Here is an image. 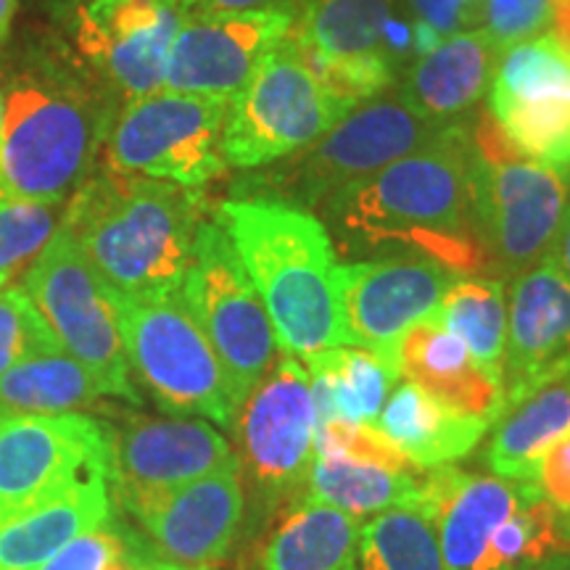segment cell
Wrapping results in <instances>:
<instances>
[{"instance_id": "obj_37", "label": "cell", "mask_w": 570, "mask_h": 570, "mask_svg": "<svg viewBox=\"0 0 570 570\" xmlns=\"http://www.w3.org/2000/svg\"><path fill=\"white\" fill-rule=\"evenodd\" d=\"M404 6L433 42L449 35L481 30L483 0H404Z\"/></svg>"}, {"instance_id": "obj_22", "label": "cell", "mask_w": 570, "mask_h": 570, "mask_svg": "<svg viewBox=\"0 0 570 570\" xmlns=\"http://www.w3.org/2000/svg\"><path fill=\"white\" fill-rule=\"evenodd\" d=\"M389 365L399 381L415 383L441 404L489 428L504 412L502 377L483 370L465 344L433 315L402 333L391 348Z\"/></svg>"}, {"instance_id": "obj_27", "label": "cell", "mask_w": 570, "mask_h": 570, "mask_svg": "<svg viewBox=\"0 0 570 570\" xmlns=\"http://www.w3.org/2000/svg\"><path fill=\"white\" fill-rule=\"evenodd\" d=\"M317 428L331 423L375 425L399 375L360 346H336L304 356Z\"/></svg>"}, {"instance_id": "obj_35", "label": "cell", "mask_w": 570, "mask_h": 570, "mask_svg": "<svg viewBox=\"0 0 570 570\" xmlns=\"http://www.w3.org/2000/svg\"><path fill=\"white\" fill-rule=\"evenodd\" d=\"M552 27V0H483L481 30L499 48L539 38Z\"/></svg>"}, {"instance_id": "obj_18", "label": "cell", "mask_w": 570, "mask_h": 570, "mask_svg": "<svg viewBox=\"0 0 570 570\" xmlns=\"http://www.w3.org/2000/svg\"><path fill=\"white\" fill-rule=\"evenodd\" d=\"M298 11H185L164 71V88L233 101L259 63L294 32Z\"/></svg>"}, {"instance_id": "obj_47", "label": "cell", "mask_w": 570, "mask_h": 570, "mask_svg": "<svg viewBox=\"0 0 570 570\" xmlns=\"http://www.w3.org/2000/svg\"><path fill=\"white\" fill-rule=\"evenodd\" d=\"M6 283H9V281H6V277H3V275H0V288H3V285H6Z\"/></svg>"}, {"instance_id": "obj_17", "label": "cell", "mask_w": 570, "mask_h": 570, "mask_svg": "<svg viewBox=\"0 0 570 570\" xmlns=\"http://www.w3.org/2000/svg\"><path fill=\"white\" fill-rule=\"evenodd\" d=\"M164 562L214 570L230 554L246 518V491L238 462L183 487L156 494L119 497Z\"/></svg>"}, {"instance_id": "obj_16", "label": "cell", "mask_w": 570, "mask_h": 570, "mask_svg": "<svg viewBox=\"0 0 570 570\" xmlns=\"http://www.w3.org/2000/svg\"><path fill=\"white\" fill-rule=\"evenodd\" d=\"M183 19V0H96L75 6L71 35L85 67L127 104L164 88Z\"/></svg>"}, {"instance_id": "obj_32", "label": "cell", "mask_w": 570, "mask_h": 570, "mask_svg": "<svg viewBox=\"0 0 570 570\" xmlns=\"http://www.w3.org/2000/svg\"><path fill=\"white\" fill-rule=\"evenodd\" d=\"M354 570H444L433 520L423 510H389L365 520Z\"/></svg>"}, {"instance_id": "obj_34", "label": "cell", "mask_w": 570, "mask_h": 570, "mask_svg": "<svg viewBox=\"0 0 570 570\" xmlns=\"http://www.w3.org/2000/svg\"><path fill=\"white\" fill-rule=\"evenodd\" d=\"M61 348L24 285L0 288V375L9 373L27 356Z\"/></svg>"}, {"instance_id": "obj_46", "label": "cell", "mask_w": 570, "mask_h": 570, "mask_svg": "<svg viewBox=\"0 0 570 570\" xmlns=\"http://www.w3.org/2000/svg\"><path fill=\"white\" fill-rule=\"evenodd\" d=\"M80 3H96V0H75V6H80Z\"/></svg>"}, {"instance_id": "obj_7", "label": "cell", "mask_w": 570, "mask_h": 570, "mask_svg": "<svg viewBox=\"0 0 570 570\" xmlns=\"http://www.w3.org/2000/svg\"><path fill=\"white\" fill-rule=\"evenodd\" d=\"M304 61L348 109L391 90L431 42L404 0H302Z\"/></svg>"}, {"instance_id": "obj_10", "label": "cell", "mask_w": 570, "mask_h": 570, "mask_svg": "<svg viewBox=\"0 0 570 570\" xmlns=\"http://www.w3.org/2000/svg\"><path fill=\"white\" fill-rule=\"evenodd\" d=\"M346 111L304 61L291 32L230 101L223 135L227 167H273L331 130Z\"/></svg>"}, {"instance_id": "obj_42", "label": "cell", "mask_w": 570, "mask_h": 570, "mask_svg": "<svg viewBox=\"0 0 570 570\" xmlns=\"http://www.w3.org/2000/svg\"><path fill=\"white\" fill-rule=\"evenodd\" d=\"M17 3L19 0H0V51L9 46L13 19H17Z\"/></svg>"}, {"instance_id": "obj_2", "label": "cell", "mask_w": 570, "mask_h": 570, "mask_svg": "<svg viewBox=\"0 0 570 570\" xmlns=\"http://www.w3.org/2000/svg\"><path fill=\"white\" fill-rule=\"evenodd\" d=\"M204 219L198 188L92 167L61 227L114 298L138 302L183 288Z\"/></svg>"}, {"instance_id": "obj_28", "label": "cell", "mask_w": 570, "mask_h": 570, "mask_svg": "<svg viewBox=\"0 0 570 570\" xmlns=\"http://www.w3.org/2000/svg\"><path fill=\"white\" fill-rule=\"evenodd\" d=\"M483 446V465L491 475L531 481L541 454L570 431V375L544 383L520 402L504 407Z\"/></svg>"}, {"instance_id": "obj_25", "label": "cell", "mask_w": 570, "mask_h": 570, "mask_svg": "<svg viewBox=\"0 0 570 570\" xmlns=\"http://www.w3.org/2000/svg\"><path fill=\"white\" fill-rule=\"evenodd\" d=\"M111 475L75 483L0 523V570H40L77 537L109 523Z\"/></svg>"}, {"instance_id": "obj_24", "label": "cell", "mask_w": 570, "mask_h": 570, "mask_svg": "<svg viewBox=\"0 0 570 570\" xmlns=\"http://www.w3.org/2000/svg\"><path fill=\"white\" fill-rule=\"evenodd\" d=\"M428 481L431 468H420L410 460L389 462L320 449L309 468L304 497L365 523L389 510H423Z\"/></svg>"}, {"instance_id": "obj_20", "label": "cell", "mask_w": 570, "mask_h": 570, "mask_svg": "<svg viewBox=\"0 0 570 570\" xmlns=\"http://www.w3.org/2000/svg\"><path fill=\"white\" fill-rule=\"evenodd\" d=\"M570 375V283L550 259L508 283L504 407Z\"/></svg>"}, {"instance_id": "obj_31", "label": "cell", "mask_w": 570, "mask_h": 570, "mask_svg": "<svg viewBox=\"0 0 570 570\" xmlns=\"http://www.w3.org/2000/svg\"><path fill=\"white\" fill-rule=\"evenodd\" d=\"M101 394L96 377L63 348L27 356L0 375V410L59 415L92 404Z\"/></svg>"}, {"instance_id": "obj_26", "label": "cell", "mask_w": 570, "mask_h": 570, "mask_svg": "<svg viewBox=\"0 0 570 570\" xmlns=\"http://www.w3.org/2000/svg\"><path fill=\"white\" fill-rule=\"evenodd\" d=\"M375 428L420 468L452 465L468 458L489 433L487 423L460 415L410 381L391 391Z\"/></svg>"}, {"instance_id": "obj_3", "label": "cell", "mask_w": 570, "mask_h": 570, "mask_svg": "<svg viewBox=\"0 0 570 570\" xmlns=\"http://www.w3.org/2000/svg\"><path fill=\"white\" fill-rule=\"evenodd\" d=\"M233 240L288 356L346 346L341 259L315 212L273 198H227L214 214Z\"/></svg>"}, {"instance_id": "obj_1", "label": "cell", "mask_w": 570, "mask_h": 570, "mask_svg": "<svg viewBox=\"0 0 570 570\" xmlns=\"http://www.w3.org/2000/svg\"><path fill=\"white\" fill-rule=\"evenodd\" d=\"M320 219L341 254L420 256L460 275H489L470 206L468 119L331 198Z\"/></svg>"}, {"instance_id": "obj_5", "label": "cell", "mask_w": 570, "mask_h": 570, "mask_svg": "<svg viewBox=\"0 0 570 570\" xmlns=\"http://www.w3.org/2000/svg\"><path fill=\"white\" fill-rule=\"evenodd\" d=\"M470 206L489 275L510 283L550 256L570 194V167L520 156L489 111L468 125Z\"/></svg>"}, {"instance_id": "obj_21", "label": "cell", "mask_w": 570, "mask_h": 570, "mask_svg": "<svg viewBox=\"0 0 570 570\" xmlns=\"http://www.w3.org/2000/svg\"><path fill=\"white\" fill-rule=\"evenodd\" d=\"M235 462L230 441L202 420L127 417L119 431H111V487L117 497L177 489Z\"/></svg>"}, {"instance_id": "obj_36", "label": "cell", "mask_w": 570, "mask_h": 570, "mask_svg": "<svg viewBox=\"0 0 570 570\" xmlns=\"http://www.w3.org/2000/svg\"><path fill=\"white\" fill-rule=\"evenodd\" d=\"M127 550H130V537H125L109 520L77 537L40 570H122Z\"/></svg>"}, {"instance_id": "obj_15", "label": "cell", "mask_w": 570, "mask_h": 570, "mask_svg": "<svg viewBox=\"0 0 570 570\" xmlns=\"http://www.w3.org/2000/svg\"><path fill=\"white\" fill-rule=\"evenodd\" d=\"M489 114L525 159L570 167V48L552 32L499 53Z\"/></svg>"}, {"instance_id": "obj_29", "label": "cell", "mask_w": 570, "mask_h": 570, "mask_svg": "<svg viewBox=\"0 0 570 570\" xmlns=\"http://www.w3.org/2000/svg\"><path fill=\"white\" fill-rule=\"evenodd\" d=\"M362 520L315 499H296L262 550L259 570H354Z\"/></svg>"}, {"instance_id": "obj_23", "label": "cell", "mask_w": 570, "mask_h": 570, "mask_svg": "<svg viewBox=\"0 0 570 570\" xmlns=\"http://www.w3.org/2000/svg\"><path fill=\"white\" fill-rule=\"evenodd\" d=\"M499 48L483 30L449 35L399 75L396 96L417 117L439 127H454L489 96Z\"/></svg>"}, {"instance_id": "obj_30", "label": "cell", "mask_w": 570, "mask_h": 570, "mask_svg": "<svg viewBox=\"0 0 570 570\" xmlns=\"http://www.w3.org/2000/svg\"><path fill=\"white\" fill-rule=\"evenodd\" d=\"M433 317L465 344L483 370L502 377L508 344V283L491 275H462L441 298Z\"/></svg>"}, {"instance_id": "obj_43", "label": "cell", "mask_w": 570, "mask_h": 570, "mask_svg": "<svg viewBox=\"0 0 570 570\" xmlns=\"http://www.w3.org/2000/svg\"><path fill=\"white\" fill-rule=\"evenodd\" d=\"M525 570H570V550L552 552L550 558L533 562V566L525 568Z\"/></svg>"}, {"instance_id": "obj_45", "label": "cell", "mask_w": 570, "mask_h": 570, "mask_svg": "<svg viewBox=\"0 0 570 570\" xmlns=\"http://www.w3.org/2000/svg\"><path fill=\"white\" fill-rule=\"evenodd\" d=\"M3 119H6V92L0 85V146H3Z\"/></svg>"}, {"instance_id": "obj_8", "label": "cell", "mask_w": 570, "mask_h": 570, "mask_svg": "<svg viewBox=\"0 0 570 570\" xmlns=\"http://www.w3.org/2000/svg\"><path fill=\"white\" fill-rule=\"evenodd\" d=\"M114 302L132 375L146 383L159 407L233 431L240 412L233 383L180 291Z\"/></svg>"}, {"instance_id": "obj_40", "label": "cell", "mask_w": 570, "mask_h": 570, "mask_svg": "<svg viewBox=\"0 0 570 570\" xmlns=\"http://www.w3.org/2000/svg\"><path fill=\"white\" fill-rule=\"evenodd\" d=\"M547 259H550L552 265L560 269L562 277L570 283V194H568L566 214H562L560 230H558V235H554V244H552L550 256H547Z\"/></svg>"}, {"instance_id": "obj_39", "label": "cell", "mask_w": 570, "mask_h": 570, "mask_svg": "<svg viewBox=\"0 0 570 570\" xmlns=\"http://www.w3.org/2000/svg\"><path fill=\"white\" fill-rule=\"evenodd\" d=\"M194 13H252V11H298L302 0H183Z\"/></svg>"}, {"instance_id": "obj_11", "label": "cell", "mask_w": 570, "mask_h": 570, "mask_svg": "<svg viewBox=\"0 0 570 570\" xmlns=\"http://www.w3.org/2000/svg\"><path fill=\"white\" fill-rule=\"evenodd\" d=\"M230 101L156 90L114 114L106 132V164L117 173L202 190L227 169L223 154Z\"/></svg>"}, {"instance_id": "obj_33", "label": "cell", "mask_w": 570, "mask_h": 570, "mask_svg": "<svg viewBox=\"0 0 570 570\" xmlns=\"http://www.w3.org/2000/svg\"><path fill=\"white\" fill-rule=\"evenodd\" d=\"M67 204H42L0 188V275L11 281L59 233Z\"/></svg>"}, {"instance_id": "obj_41", "label": "cell", "mask_w": 570, "mask_h": 570, "mask_svg": "<svg viewBox=\"0 0 570 570\" xmlns=\"http://www.w3.org/2000/svg\"><path fill=\"white\" fill-rule=\"evenodd\" d=\"M122 570H190V568H180V566H173V562H164L156 558L148 547H142L140 541L130 539V550H127Z\"/></svg>"}, {"instance_id": "obj_6", "label": "cell", "mask_w": 570, "mask_h": 570, "mask_svg": "<svg viewBox=\"0 0 570 570\" xmlns=\"http://www.w3.org/2000/svg\"><path fill=\"white\" fill-rule=\"evenodd\" d=\"M444 130L449 127L417 117L391 88L356 104L302 151L262 167L238 198H273L320 212L354 183L420 151Z\"/></svg>"}, {"instance_id": "obj_14", "label": "cell", "mask_w": 570, "mask_h": 570, "mask_svg": "<svg viewBox=\"0 0 570 570\" xmlns=\"http://www.w3.org/2000/svg\"><path fill=\"white\" fill-rule=\"evenodd\" d=\"M96 475H111V428L80 412L0 410V523Z\"/></svg>"}, {"instance_id": "obj_38", "label": "cell", "mask_w": 570, "mask_h": 570, "mask_svg": "<svg viewBox=\"0 0 570 570\" xmlns=\"http://www.w3.org/2000/svg\"><path fill=\"white\" fill-rule=\"evenodd\" d=\"M531 481L554 510L570 512V431L541 454Z\"/></svg>"}, {"instance_id": "obj_9", "label": "cell", "mask_w": 570, "mask_h": 570, "mask_svg": "<svg viewBox=\"0 0 570 570\" xmlns=\"http://www.w3.org/2000/svg\"><path fill=\"white\" fill-rule=\"evenodd\" d=\"M246 512L256 523L304 497L315 462V402L302 360L285 354L246 396L233 425Z\"/></svg>"}, {"instance_id": "obj_19", "label": "cell", "mask_w": 570, "mask_h": 570, "mask_svg": "<svg viewBox=\"0 0 570 570\" xmlns=\"http://www.w3.org/2000/svg\"><path fill=\"white\" fill-rule=\"evenodd\" d=\"M460 277L454 269L420 256L341 262L346 346L367 348L389 365L391 348L402 333L431 317Z\"/></svg>"}, {"instance_id": "obj_4", "label": "cell", "mask_w": 570, "mask_h": 570, "mask_svg": "<svg viewBox=\"0 0 570 570\" xmlns=\"http://www.w3.org/2000/svg\"><path fill=\"white\" fill-rule=\"evenodd\" d=\"M6 92L0 188L42 204H67L96 167L111 111L82 69L35 56L11 71Z\"/></svg>"}, {"instance_id": "obj_12", "label": "cell", "mask_w": 570, "mask_h": 570, "mask_svg": "<svg viewBox=\"0 0 570 570\" xmlns=\"http://www.w3.org/2000/svg\"><path fill=\"white\" fill-rule=\"evenodd\" d=\"M24 291L63 352L96 377L104 396L138 402L117 302L63 227L27 267Z\"/></svg>"}, {"instance_id": "obj_44", "label": "cell", "mask_w": 570, "mask_h": 570, "mask_svg": "<svg viewBox=\"0 0 570 570\" xmlns=\"http://www.w3.org/2000/svg\"><path fill=\"white\" fill-rule=\"evenodd\" d=\"M558 533L562 550H570V512H560L558 515Z\"/></svg>"}, {"instance_id": "obj_13", "label": "cell", "mask_w": 570, "mask_h": 570, "mask_svg": "<svg viewBox=\"0 0 570 570\" xmlns=\"http://www.w3.org/2000/svg\"><path fill=\"white\" fill-rule=\"evenodd\" d=\"M180 294L230 377L235 399L246 396L277 360L267 306L217 219H204Z\"/></svg>"}]
</instances>
